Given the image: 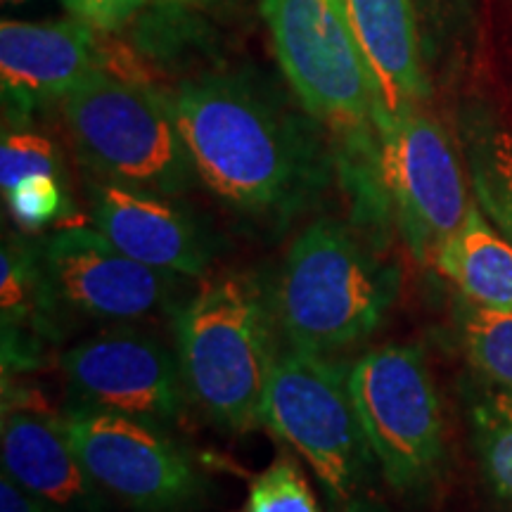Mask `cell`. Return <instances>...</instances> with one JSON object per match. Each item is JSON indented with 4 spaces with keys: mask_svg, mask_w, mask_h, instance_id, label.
Here are the masks:
<instances>
[{
    "mask_svg": "<svg viewBox=\"0 0 512 512\" xmlns=\"http://www.w3.org/2000/svg\"><path fill=\"white\" fill-rule=\"evenodd\" d=\"M169 105L200 181L247 219L285 226L335 174L316 121L252 76L183 81Z\"/></svg>",
    "mask_w": 512,
    "mask_h": 512,
    "instance_id": "6da1fadb",
    "label": "cell"
},
{
    "mask_svg": "<svg viewBox=\"0 0 512 512\" xmlns=\"http://www.w3.org/2000/svg\"><path fill=\"white\" fill-rule=\"evenodd\" d=\"M261 15L299 105L328 131L356 221L384 230L394 216L382 176L380 102L344 0H261Z\"/></svg>",
    "mask_w": 512,
    "mask_h": 512,
    "instance_id": "7a4b0ae2",
    "label": "cell"
},
{
    "mask_svg": "<svg viewBox=\"0 0 512 512\" xmlns=\"http://www.w3.org/2000/svg\"><path fill=\"white\" fill-rule=\"evenodd\" d=\"M271 297L245 273H216L174 309L185 392L221 430L264 427V401L278 351Z\"/></svg>",
    "mask_w": 512,
    "mask_h": 512,
    "instance_id": "3957f363",
    "label": "cell"
},
{
    "mask_svg": "<svg viewBox=\"0 0 512 512\" xmlns=\"http://www.w3.org/2000/svg\"><path fill=\"white\" fill-rule=\"evenodd\" d=\"M396 294V266L349 226L318 219L287 247L268 297L290 347L332 356L373 335Z\"/></svg>",
    "mask_w": 512,
    "mask_h": 512,
    "instance_id": "277c9868",
    "label": "cell"
},
{
    "mask_svg": "<svg viewBox=\"0 0 512 512\" xmlns=\"http://www.w3.org/2000/svg\"><path fill=\"white\" fill-rule=\"evenodd\" d=\"M62 117L91 178L181 195L195 181L169 98L100 69L62 102Z\"/></svg>",
    "mask_w": 512,
    "mask_h": 512,
    "instance_id": "5b68a950",
    "label": "cell"
},
{
    "mask_svg": "<svg viewBox=\"0 0 512 512\" xmlns=\"http://www.w3.org/2000/svg\"><path fill=\"white\" fill-rule=\"evenodd\" d=\"M349 387L382 477L401 494L427 489L444 467V415L420 347L384 344L351 363Z\"/></svg>",
    "mask_w": 512,
    "mask_h": 512,
    "instance_id": "8992f818",
    "label": "cell"
},
{
    "mask_svg": "<svg viewBox=\"0 0 512 512\" xmlns=\"http://www.w3.org/2000/svg\"><path fill=\"white\" fill-rule=\"evenodd\" d=\"M351 368L297 347L275 356L264 401V427L313 467L337 501H349L373 458L349 387Z\"/></svg>",
    "mask_w": 512,
    "mask_h": 512,
    "instance_id": "52a82bcc",
    "label": "cell"
},
{
    "mask_svg": "<svg viewBox=\"0 0 512 512\" xmlns=\"http://www.w3.org/2000/svg\"><path fill=\"white\" fill-rule=\"evenodd\" d=\"M62 420L83 470L131 510L185 512L204 498L197 460L159 422L83 403H69Z\"/></svg>",
    "mask_w": 512,
    "mask_h": 512,
    "instance_id": "ba28073f",
    "label": "cell"
},
{
    "mask_svg": "<svg viewBox=\"0 0 512 512\" xmlns=\"http://www.w3.org/2000/svg\"><path fill=\"white\" fill-rule=\"evenodd\" d=\"M377 128L384 188L396 226L415 259L432 264L475 202L467 195L456 150L422 107L401 117L377 119Z\"/></svg>",
    "mask_w": 512,
    "mask_h": 512,
    "instance_id": "9c48e42d",
    "label": "cell"
},
{
    "mask_svg": "<svg viewBox=\"0 0 512 512\" xmlns=\"http://www.w3.org/2000/svg\"><path fill=\"white\" fill-rule=\"evenodd\" d=\"M60 309L102 323H138L171 309L181 275L140 264L98 228L67 226L41 242Z\"/></svg>",
    "mask_w": 512,
    "mask_h": 512,
    "instance_id": "30bf717a",
    "label": "cell"
},
{
    "mask_svg": "<svg viewBox=\"0 0 512 512\" xmlns=\"http://www.w3.org/2000/svg\"><path fill=\"white\" fill-rule=\"evenodd\" d=\"M60 368L74 403L159 425L176 420L188 396L176 351L124 325L74 344Z\"/></svg>",
    "mask_w": 512,
    "mask_h": 512,
    "instance_id": "8fae6325",
    "label": "cell"
},
{
    "mask_svg": "<svg viewBox=\"0 0 512 512\" xmlns=\"http://www.w3.org/2000/svg\"><path fill=\"white\" fill-rule=\"evenodd\" d=\"M102 69V50L91 24L17 22L0 24V86L5 114L24 124L57 105L79 83Z\"/></svg>",
    "mask_w": 512,
    "mask_h": 512,
    "instance_id": "7c38bea8",
    "label": "cell"
},
{
    "mask_svg": "<svg viewBox=\"0 0 512 512\" xmlns=\"http://www.w3.org/2000/svg\"><path fill=\"white\" fill-rule=\"evenodd\" d=\"M93 226L131 259L157 271L200 278L211 264V242L176 195L91 178Z\"/></svg>",
    "mask_w": 512,
    "mask_h": 512,
    "instance_id": "4fadbf2b",
    "label": "cell"
},
{
    "mask_svg": "<svg viewBox=\"0 0 512 512\" xmlns=\"http://www.w3.org/2000/svg\"><path fill=\"white\" fill-rule=\"evenodd\" d=\"M0 451L3 472L55 512H107V494L76 458L62 415L31 392L5 384Z\"/></svg>",
    "mask_w": 512,
    "mask_h": 512,
    "instance_id": "5bb4252c",
    "label": "cell"
},
{
    "mask_svg": "<svg viewBox=\"0 0 512 512\" xmlns=\"http://www.w3.org/2000/svg\"><path fill=\"white\" fill-rule=\"evenodd\" d=\"M351 31L373 76L382 117L420 110L427 81L420 67L411 0H344Z\"/></svg>",
    "mask_w": 512,
    "mask_h": 512,
    "instance_id": "9a60e30c",
    "label": "cell"
},
{
    "mask_svg": "<svg viewBox=\"0 0 512 512\" xmlns=\"http://www.w3.org/2000/svg\"><path fill=\"white\" fill-rule=\"evenodd\" d=\"M60 304L50 285L41 245L19 238L3 242L0 254V316H3L5 373L29 368L38 339H55Z\"/></svg>",
    "mask_w": 512,
    "mask_h": 512,
    "instance_id": "2e32d148",
    "label": "cell"
},
{
    "mask_svg": "<svg viewBox=\"0 0 512 512\" xmlns=\"http://www.w3.org/2000/svg\"><path fill=\"white\" fill-rule=\"evenodd\" d=\"M432 264L470 302L512 311V242L489 221L477 200L470 204L458 233L434 254Z\"/></svg>",
    "mask_w": 512,
    "mask_h": 512,
    "instance_id": "e0dca14e",
    "label": "cell"
},
{
    "mask_svg": "<svg viewBox=\"0 0 512 512\" xmlns=\"http://www.w3.org/2000/svg\"><path fill=\"white\" fill-rule=\"evenodd\" d=\"M470 181L489 221L512 242V136L494 126L470 133Z\"/></svg>",
    "mask_w": 512,
    "mask_h": 512,
    "instance_id": "ac0fdd59",
    "label": "cell"
},
{
    "mask_svg": "<svg viewBox=\"0 0 512 512\" xmlns=\"http://www.w3.org/2000/svg\"><path fill=\"white\" fill-rule=\"evenodd\" d=\"M472 439L479 465L503 501L512 503V392L489 387L470 406Z\"/></svg>",
    "mask_w": 512,
    "mask_h": 512,
    "instance_id": "d6986e66",
    "label": "cell"
},
{
    "mask_svg": "<svg viewBox=\"0 0 512 512\" xmlns=\"http://www.w3.org/2000/svg\"><path fill=\"white\" fill-rule=\"evenodd\" d=\"M458 330L467 358L494 387L512 392V311H496L465 299Z\"/></svg>",
    "mask_w": 512,
    "mask_h": 512,
    "instance_id": "ffe728a7",
    "label": "cell"
},
{
    "mask_svg": "<svg viewBox=\"0 0 512 512\" xmlns=\"http://www.w3.org/2000/svg\"><path fill=\"white\" fill-rule=\"evenodd\" d=\"M242 512H320L302 467L278 456L252 477Z\"/></svg>",
    "mask_w": 512,
    "mask_h": 512,
    "instance_id": "44dd1931",
    "label": "cell"
},
{
    "mask_svg": "<svg viewBox=\"0 0 512 512\" xmlns=\"http://www.w3.org/2000/svg\"><path fill=\"white\" fill-rule=\"evenodd\" d=\"M64 188H67V178L41 174L24 178L22 183H17L3 195L17 226L36 233V230L53 226L69 216L72 204H69V195Z\"/></svg>",
    "mask_w": 512,
    "mask_h": 512,
    "instance_id": "7402d4cb",
    "label": "cell"
},
{
    "mask_svg": "<svg viewBox=\"0 0 512 512\" xmlns=\"http://www.w3.org/2000/svg\"><path fill=\"white\" fill-rule=\"evenodd\" d=\"M41 174L64 178L60 150L53 140L31 131L5 133L3 145H0V188L3 192L12 190L24 178Z\"/></svg>",
    "mask_w": 512,
    "mask_h": 512,
    "instance_id": "603a6c76",
    "label": "cell"
},
{
    "mask_svg": "<svg viewBox=\"0 0 512 512\" xmlns=\"http://www.w3.org/2000/svg\"><path fill=\"white\" fill-rule=\"evenodd\" d=\"M64 8L93 29L112 31L124 27L150 0H62Z\"/></svg>",
    "mask_w": 512,
    "mask_h": 512,
    "instance_id": "cb8c5ba5",
    "label": "cell"
},
{
    "mask_svg": "<svg viewBox=\"0 0 512 512\" xmlns=\"http://www.w3.org/2000/svg\"><path fill=\"white\" fill-rule=\"evenodd\" d=\"M0 512H55L46 501L15 482L8 472L0 477Z\"/></svg>",
    "mask_w": 512,
    "mask_h": 512,
    "instance_id": "d4e9b609",
    "label": "cell"
},
{
    "mask_svg": "<svg viewBox=\"0 0 512 512\" xmlns=\"http://www.w3.org/2000/svg\"><path fill=\"white\" fill-rule=\"evenodd\" d=\"M152 3H155V10L159 15L174 19L178 15H183L185 10H190L192 5L200 3V0H152Z\"/></svg>",
    "mask_w": 512,
    "mask_h": 512,
    "instance_id": "484cf974",
    "label": "cell"
},
{
    "mask_svg": "<svg viewBox=\"0 0 512 512\" xmlns=\"http://www.w3.org/2000/svg\"><path fill=\"white\" fill-rule=\"evenodd\" d=\"M3 3H22V0H3Z\"/></svg>",
    "mask_w": 512,
    "mask_h": 512,
    "instance_id": "4316f807",
    "label": "cell"
}]
</instances>
